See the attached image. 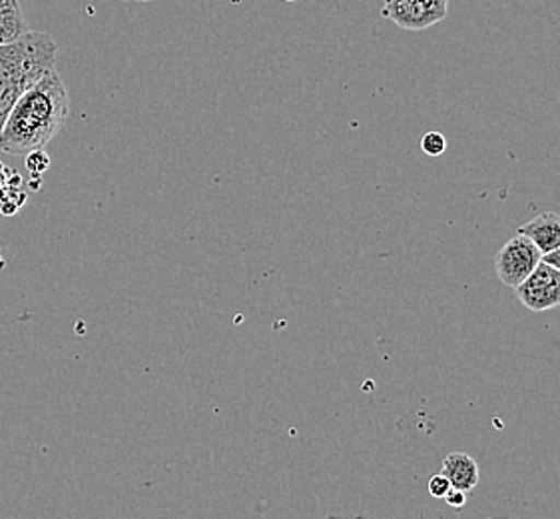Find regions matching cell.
<instances>
[{
  "label": "cell",
  "instance_id": "1",
  "mask_svg": "<svg viewBox=\"0 0 560 519\" xmlns=\"http://www.w3.org/2000/svg\"><path fill=\"white\" fill-rule=\"evenodd\" d=\"M70 96L57 68H50L12 106L0 130V150L26 157L43 148L67 125Z\"/></svg>",
  "mask_w": 560,
  "mask_h": 519
},
{
  "label": "cell",
  "instance_id": "2",
  "mask_svg": "<svg viewBox=\"0 0 560 519\" xmlns=\"http://www.w3.org/2000/svg\"><path fill=\"white\" fill-rule=\"evenodd\" d=\"M58 46L46 33H26L0 45V130L12 106L57 65Z\"/></svg>",
  "mask_w": 560,
  "mask_h": 519
},
{
  "label": "cell",
  "instance_id": "3",
  "mask_svg": "<svg viewBox=\"0 0 560 519\" xmlns=\"http://www.w3.org/2000/svg\"><path fill=\"white\" fill-rule=\"evenodd\" d=\"M542 260L540 250L533 244V240L518 234L504 242L503 249L494 256V272L501 278V282L509 288H516L525 282L530 272L537 268Z\"/></svg>",
  "mask_w": 560,
  "mask_h": 519
},
{
  "label": "cell",
  "instance_id": "4",
  "mask_svg": "<svg viewBox=\"0 0 560 519\" xmlns=\"http://www.w3.org/2000/svg\"><path fill=\"white\" fill-rule=\"evenodd\" d=\"M447 12L448 0H383L382 16L404 31H427Z\"/></svg>",
  "mask_w": 560,
  "mask_h": 519
},
{
  "label": "cell",
  "instance_id": "5",
  "mask_svg": "<svg viewBox=\"0 0 560 519\" xmlns=\"http://www.w3.org/2000/svg\"><path fill=\"white\" fill-rule=\"evenodd\" d=\"M518 300L530 312H547L560 305V270L540 260L527 280L515 288Z\"/></svg>",
  "mask_w": 560,
  "mask_h": 519
},
{
  "label": "cell",
  "instance_id": "6",
  "mask_svg": "<svg viewBox=\"0 0 560 519\" xmlns=\"http://www.w3.org/2000/svg\"><path fill=\"white\" fill-rule=\"evenodd\" d=\"M518 234L533 240V244L545 256L560 246V215L557 212L538 215L537 218L528 220L527 224L518 228Z\"/></svg>",
  "mask_w": 560,
  "mask_h": 519
},
{
  "label": "cell",
  "instance_id": "7",
  "mask_svg": "<svg viewBox=\"0 0 560 519\" xmlns=\"http://www.w3.org/2000/svg\"><path fill=\"white\" fill-rule=\"evenodd\" d=\"M441 474L447 477L451 486L465 492V494L472 492L481 477L479 463L475 462V458H471L469 453L463 452L448 453L447 458L443 460Z\"/></svg>",
  "mask_w": 560,
  "mask_h": 519
},
{
  "label": "cell",
  "instance_id": "8",
  "mask_svg": "<svg viewBox=\"0 0 560 519\" xmlns=\"http://www.w3.org/2000/svg\"><path fill=\"white\" fill-rule=\"evenodd\" d=\"M26 31L21 0H0V45L21 38Z\"/></svg>",
  "mask_w": 560,
  "mask_h": 519
},
{
  "label": "cell",
  "instance_id": "9",
  "mask_svg": "<svg viewBox=\"0 0 560 519\" xmlns=\"http://www.w3.org/2000/svg\"><path fill=\"white\" fill-rule=\"evenodd\" d=\"M421 150L427 157H441L447 150V138L441 132H427L421 138Z\"/></svg>",
  "mask_w": 560,
  "mask_h": 519
},
{
  "label": "cell",
  "instance_id": "10",
  "mask_svg": "<svg viewBox=\"0 0 560 519\" xmlns=\"http://www.w3.org/2000/svg\"><path fill=\"white\" fill-rule=\"evenodd\" d=\"M451 482L443 474L431 475L429 477V484H427V492L429 496L435 497V499H443L447 496L448 489H451Z\"/></svg>",
  "mask_w": 560,
  "mask_h": 519
},
{
  "label": "cell",
  "instance_id": "11",
  "mask_svg": "<svg viewBox=\"0 0 560 519\" xmlns=\"http://www.w3.org/2000/svg\"><path fill=\"white\" fill-rule=\"evenodd\" d=\"M445 501H447V506H451L453 509L465 508V504H467V494L465 492H460V489H455V487H451L447 492V496L443 497Z\"/></svg>",
  "mask_w": 560,
  "mask_h": 519
},
{
  "label": "cell",
  "instance_id": "12",
  "mask_svg": "<svg viewBox=\"0 0 560 519\" xmlns=\"http://www.w3.org/2000/svg\"><path fill=\"white\" fill-rule=\"evenodd\" d=\"M542 262H545V264H549L552 268L560 270V246L559 249L549 252V254H545V256H542Z\"/></svg>",
  "mask_w": 560,
  "mask_h": 519
},
{
  "label": "cell",
  "instance_id": "13",
  "mask_svg": "<svg viewBox=\"0 0 560 519\" xmlns=\"http://www.w3.org/2000/svg\"><path fill=\"white\" fill-rule=\"evenodd\" d=\"M283 2H298V0H283Z\"/></svg>",
  "mask_w": 560,
  "mask_h": 519
},
{
  "label": "cell",
  "instance_id": "14",
  "mask_svg": "<svg viewBox=\"0 0 560 519\" xmlns=\"http://www.w3.org/2000/svg\"><path fill=\"white\" fill-rule=\"evenodd\" d=\"M138 2H152V0H138Z\"/></svg>",
  "mask_w": 560,
  "mask_h": 519
},
{
  "label": "cell",
  "instance_id": "15",
  "mask_svg": "<svg viewBox=\"0 0 560 519\" xmlns=\"http://www.w3.org/2000/svg\"><path fill=\"white\" fill-rule=\"evenodd\" d=\"M122 2H128V0H122Z\"/></svg>",
  "mask_w": 560,
  "mask_h": 519
}]
</instances>
